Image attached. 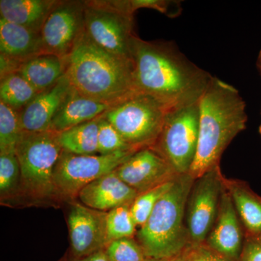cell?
Instances as JSON below:
<instances>
[{
  "label": "cell",
  "mask_w": 261,
  "mask_h": 261,
  "mask_svg": "<svg viewBox=\"0 0 261 261\" xmlns=\"http://www.w3.org/2000/svg\"><path fill=\"white\" fill-rule=\"evenodd\" d=\"M0 53L23 62L45 51L40 32L0 18Z\"/></svg>",
  "instance_id": "e0dca14e"
},
{
  "label": "cell",
  "mask_w": 261,
  "mask_h": 261,
  "mask_svg": "<svg viewBox=\"0 0 261 261\" xmlns=\"http://www.w3.org/2000/svg\"><path fill=\"white\" fill-rule=\"evenodd\" d=\"M257 238H258L259 239H260V240H261V235H260V236L257 237Z\"/></svg>",
  "instance_id": "74e56055"
},
{
  "label": "cell",
  "mask_w": 261,
  "mask_h": 261,
  "mask_svg": "<svg viewBox=\"0 0 261 261\" xmlns=\"http://www.w3.org/2000/svg\"><path fill=\"white\" fill-rule=\"evenodd\" d=\"M169 109L155 98L135 92L113 105L102 116L137 150L152 147Z\"/></svg>",
  "instance_id": "8992f818"
},
{
  "label": "cell",
  "mask_w": 261,
  "mask_h": 261,
  "mask_svg": "<svg viewBox=\"0 0 261 261\" xmlns=\"http://www.w3.org/2000/svg\"><path fill=\"white\" fill-rule=\"evenodd\" d=\"M108 261H144L147 258L138 242L133 238L119 239L106 248Z\"/></svg>",
  "instance_id": "f1b7e54d"
},
{
  "label": "cell",
  "mask_w": 261,
  "mask_h": 261,
  "mask_svg": "<svg viewBox=\"0 0 261 261\" xmlns=\"http://www.w3.org/2000/svg\"><path fill=\"white\" fill-rule=\"evenodd\" d=\"M144 261H166V260H161V259L151 258V257H147Z\"/></svg>",
  "instance_id": "d590c367"
},
{
  "label": "cell",
  "mask_w": 261,
  "mask_h": 261,
  "mask_svg": "<svg viewBox=\"0 0 261 261\" xmlns=\"http://www.w3.org/2000/svg\"><path fill=\"white\" fill-rule=\"evenodd\" d=\"M106 104L83 97L72 89L51 123L50 130L63 132L102 116L111 107Z\"/></svg>",
  "instance_id": "d6986e66"
},
{
  "label": "cell",
  "mask_w": 261,
  "mask_h": 261,
  "mask_svg": "<svg viewBox=\"0 0 261 261\" xmlns=\"http://www.w3.org/2000/svg\"><path fill=\"white\" fill-rule=\"evenodd\" d=\"M136 152L82 155L63 151L54 172L55 186L58 198H76L82 189L114 171Z\"/></svg>",
  "instance_id": "9c48e42d"
},
{
  "label": "cell",
  "mask_w": 261,
  "mask_h": 261,
  "mask_svg": "<svg viewBox=\"0 0 261 261\" xmlns=\"http://www.w3.org/2000/svg\"><path fill=\"white\" fill-rule=\"evenodd\" d=\"M181 254L186 261H233L211 248L205 242L190 243Z\"/></svg>",
  "instance_id": "4dcf8cb0"
},
{
  "label": "cell",
  "mask_w": 261,
  "mask_h": 261,
  "mask_svg": "<svg viewBox=\"0 0 261 261\" xmlns=\"http://www.w3.org/2000/svg\"><path fill=\"white\" fill-rule=\"evenodd\" d=\"M98 118L58 133L63 151L82 155L98 154Z\"/></svg>",
  "instance_id": "7402d4cb"
},
{
  "label": "cell",
  "mask_w": 261,
  "mask_h": 261,
  "mask_svg": "<svg viewBox=\"0 0 261 261\" xmlns=\"http://www.w3.org/2000/svg\"><path fill=\"white\" fill-rule=\"evenodd\" d=\"M22 134L20 112L0 102V154H16Z\"/></svg>",
  "instance_id": "cb8c5ba5"
},
{
  "label": "cell",
  "mask_w": 261,
  "mask_h": 261,
  "mask_svg": "<svg viewBox=\"0 0 261 261\" xmlns=\"http://www.w3.org/2000/svg\"><path fill=\"white\" fill-rule=\"evenodd\" d=\"M136 92L155 98L169 110L198 102L213 76L192 63L172 42L130 44Z\"/></svg>",
  "instance_id": "6da1fadb"
},
{
  "label": "cell",
  "mask_w": 261,
  "mask_h": 261,
  "mask_svg": "<svg viewBox=\"0 0 261 261\" xmlns=\"http://www.w3.org/2000/svg\"><path fill=\"white\" fill-rule=\"evenodd\" d=\"M257 67L261 75V49L260 51H259L258 56H257Z\"/></svg>",
  "instance_id": "e575fe53"
},
{
  "label": "cell",
  "mask_w": 261,
  "mask_h": 261,
  "mask_svg": "<svg viewBox=\"0 0 261 261\" xmlns=\"http://www.w3.org/2000/svg\"><path fill=\"white\" fill-rule=\"evenodd\" d=\"M243 227L232 200L224 187L217 217L205 243L230 260L239 261L245 239Z\"/></svg>",
  "instance_id": "5bb4252c"
},
{
  "label": "cell",
  "mask_w": 261,
  "mask_h": 261,
  "mask_svg": "<svg viewBox=\"0 0 261 261\" xmlns=\"http://www.w3.org/2000/svg\"><path fill=\"white\" fill-rule=\"evenodd\" d=\"M239 261H261V240L245 235L243 251Z\"/></svg>",
  "instance_id": "1f68e13d"
},
{
  "label": "cell",
  "mask_w": 261,
  "mask_h": 261,
  "mask_svg": "<svg viewBox=\"0 0 261 261\" xmlns=\"http://www.w3.org/2000/svg\"><path fill=\"white\" fill-rule=\"evenodd\" d=\"M136 224L130 205L120 206L107 212L106 230L108 244L119 239L133 238Z\"/></svg>",
  "instance_id": "484cf974"
},
{
  "label": "cell",
  "mask_w": 261,
  "mask_h": 261,
  "mask_svg": "<svg viewBox=\"0 0 261 261\" xmlns=\"http://www.w3.org/2000/svg\"><path fill=\"white\" fill-rule=\"evenodd\" d=\"M174 179L137 195L130 206V214L136 226L141 227L145 224L160 199L172 186Z\"/></svg>",
  "instance_id": "4316f807"
},
{
  "label": "cell",
  "mask_w": 261,
  "mask_h": 261,
  "mask_svg": "<svg viewBox=\"0 0 261 261\" xmlns=\"http://www.w3.org/2000/svg\"><path fill=\"white\" fill-rule=\"evenodd\" d=\"M70 261H108L107 255H106V249L105 250H100V251L96 252V253L92 254V255H89L84 257H80V258H75L73 257V260Z\"/></svg>",
  "instance_id": "d6a6232c"
},
{
  "label": "cell",
  "mask_w": 261,
  "mask_h": 261,
  "mask_svg": "<svg viewBox=\"0 0 261 261\" xmlns=\"http://www.w3.org/2000/svg\"><path fill=\"white\" fill-rule=\"evenodd\" d=\"M200 121L197 152L189 174L197 179L219 166L233 139L246 128V105L236 88L216 77L199 100Z\"/></svg>",
  "instance_id": "7a4b0ae2"
},
{
  "label": "cell",
  "mask_w": 261,
  "mask_h": 261,
  "mask_svg": "<svg viewBox=\"0 0 261 261\" xmlns=\"http://www.w3.org/2000/svg\"><path fill=\"white\" fill-rule=\"evenodd\" d=\"M58 3L55 0H1L0 18L41 32L43 24Z\"/></svg>",
  "instance_id": "44dd1931"
},
{
  "label": "cell",
  "mask_w": 261,
  "mask_h": 261,
  "mask_svg": "<svg viewBox=\"0 0 261 261\" xmlns=\"http://www.w3.org/2000/svg\"><path fill=\"white\" fill-rule=\"evenodd\" d=\"M194 182L189 173L178 175L137 231V242L147 257L167 260L181 254L191 243L185 216Z\"/></svg>",
  "instance_id": "277c9868"
},
{
  "label": "cell",
  "mask_w": 261,
  "mask_h": 261,
  "mask_svg": "<svg viewBox=\"0 0 261 261\" xmlns=\"http://www.w3.org/2000/svg\"><path fill=\"white\" fill-rule=\"evenodd\" d=\"M134 14L128 1H84V30L105 50L132 60Z\"/></svg>",
  "instance_id": "52a82bcc"
},
{
  "label": "cell",
  "mask_w": 261,
  "mask_h": 261,
  "mask_svg": "<svg viewBox=\"0 0 261 261\" xmlns=\"http://www.w3.org/2000/svg\"><path fill=\"white\" fill-rule=\"evenodd\" d=\"M72 89L65 75L54 87L38 94L20 112L23 132L39 133L50 130L53 119Z\"/></svg>",
  "instance_id": "9a60e30c"
},
{
  "label": "cell",
  "mask_w": 261,
  "mask_h": 261,
  "mask_svg": "<svg viewBox=\"0 0 261 261\" xmlns=\"http://www.w3.org/2000/svg\"><path fill=\"white\" fill-rule=\"evenodd\" d=\"M107 212L74 202L68 216L70 247L73 257L80 258L105 250L108 246Z\"/></svg>",
  "instance_id": "7c38bea8"
},
{
  "label": "cell",
  "mask_w": 261,
  "mask_h": 261,
  "mask_svg": "<svg viewBox=\"0 0 261 261\" xmlns=\"http://www.w3.org/2000/svg\"><path fill=\"white\" fill-rule=\"evenodd\" d=\"M65 71L66 58L43 53L22 62L18 73L40 93L54 87Z\"/></svg>",
  "instance_id": "ac0fdd59"
},
{
  "label": "cell",
  "mask_w": 261,
  "mask_h": 261,
  "mask_svg": "<svg viewBox=\"0 0 261 261\" xmlns=\"http://www.w3.org/2000/svg\"><path fill=\"white\" fill-rule=\"evenodd\" d=\"M138 195L114 171L82 189L78 198L90 208L109 212L120 206L132 205Z\"/></svg>",
  "instance_id": "2e32d148"
},
{
  "label": "cell",
  "mask_w": 261,
  "mask_h": 261,
  "mask_svg": "<svg viewBox=\"0 0 261 261\" xmlns=\"http://www.w3.org/2000/svg\"><path fill=\"white\" fill-rule=\"evenodd\" d=\"M226 189L247 236L261 235V197L243 181L224 177Z\"/></svg>",
  "instance_id": "ffe728a7"
},
{
  "label": "cell",
  "mask_w": 261,
  "mask_h": 261,
  "mask_svg": "<svg viewBox=\"0 0 261 261\" xmlns=\"http://www.w3.org/2000/svg\"><path fill=\"white\" fill-rule=\"evenodd\" d=\"M259 133H260L261 135V123L260 125V127H259Z\"/></svg>",
  "instance_id": "8d00e7d4"
},
{
  "label": "cell",
  "mask_w": 261,
  "mask_h": 261,
  "mask_svg": "<svg viewBox=\"0 0 261 261\" xmlns=\"http://www.w3.org/2000/svg\"><path fill=\"white\" fill-rule=\"evenodd\" d=\"M224 176L219 166L195 180L186 207V224L191 243L205 242L219 211Z\"/></svg>",
  "instance_id": "30bf717a"
},
{
  "label": "cell",
  "mask_w": 261,
  "mask_h": 261,
  "mask_svg": "<svg viewBox=\"0 0 261 261\" xmlns=\"http://www.w3.org/2000/svg\"><path fill=\"white\" fill-rule=\"evenodd\" d=\"M20 168L16 154H0V197L2 202L19 197Z\"/></svg>",
  "instance_id": "d4e9b609"
},
{
  "label": "cell",
  "mask_w": 261,
  "mask_h": 261,
  "mask_svg": "<svg viewBox=\"0 0 261 261\" xmlns=\"http://www.w3.org/2000/svg\"><path fill=\"white\" fill-rule=\"evenodd\" d=\"M128 4L134 13L136 10L148 8L158 10L170 18L178 16L182 10L181 2L173 0H129Z\"/></svg>",
  "instance_id": "f546056e"
},
{
  "label": "cell",
  "mask_w": 261,
  "mask_h": 261,
  "mask_svg": "<svg viewBox=\"0 0 261 261\" xmlns=\"http://www.w3.org/2000/svg\"><path fill=\"white\" fill-rule=\"evenodd\" d=\"M63 151L58 132H23L16 149L20 168L19 197L32 204L59 199L54 172Z\"/></svg>",
  "instance_id": "5b68a950"
},
{
  "label": "cell",
  "mask_w": 261,
  "mask_h": 261,
  "mask_svg": "<svg viewBox=\"0 0 261 261\" xmlns=\"http://www.w3.org/2000/svg\"><path fill=\"white\" fill-rule=\"evenodd\" d=\"M166 261H186V260L184 258L181 254H179V255H176V256L171 257V258L169 259H167Z\"/></svg>",
  "instance_id": "836d02e7"
},
{
  "label": "cell",
  "mask_w": 261,
  "mask_h": 261,
  "mask_svg": "<svg viewBox=\"0 0 261 261\" xmlns=\"http://www.w3.org/2000/svg\"><path fill=\"white\" fill-rule=\"evenodd\" d=\"M200 108L198 102L166 114L162 129L152 146L178 174L189 173L197 152Z\"/></svg>",
  "instance_id": "ba28073f"
},
{
  "label": "cell",
  "mask_w": 261,
  "mask_h": 261,
  "mask_svg": "<svg viewBox=\"0 0 261 261\" xmlns=\"http://www.w3.org/2000/svg\"><path fill=\"white\" fill-rule=\"evenodd\" d=\"M98 120V154H108L127 151H138L128 145L118 130L107 120L101 116Z\"/></svg>",
  "instance_id": "83f0119b"
},
{
  "label": "cell",
  "mask_w": 261,
  "mask_h": 261,
  "mask_svg": "<svg viewBox=\"0 0 261 261\" xmlns=\"http://www.w3.org/2000/svg\"><path fill=\"white\" fill-rule=\"evenodd\" d=\"M38 94L37 91L18 72L1 79L0 102L18 112L28 106Z\"/></svg>",
  "instance_id": "603a6c76"
},
{
  "label": "cell",
  "mask_w": 261,
  "mask_h": 261,
  "mask_svg": "<svg viewBox=\"0 0 261 261\" xmlns=\"http://www.w3.org/2000/svg\"><path fill=\"white\" fill-rule=\"evenodd\" d=\"M65 75L77 93L111 106L136 92L133 61L99 47L84 28L66 58Z\"/></svg>",
  "instance_id": "3957f363"
},
{
  "label": "cell",
  "mask_w": 261,
  "mask_h": 261,
  "mask_svg": "<svg viewBox=\"0 0 261 261\" xmlns=\"http://www.w3.org/2000/svg\"><path fill=\"white\" fill-rule=\"evenodd\" d=\"M84 28V2L58 1L41 29L44 51L67 58Z\"/></svg>",
  "instance_id": "8fae6325"
},
{
  "label": "cell",
  "mask_w": 261,
  "mask_h": 261,
  "mask_svg": "<svg viewBox=\"0 0 261 261\" xmlns=\"http://www.w3.org/2000/svg\"><path fill=\"white\" fill-rule=\"evenodd\" d=\"M115 172L138 194L172 181L179 175L150 147L137 151L117 168Z\"/></svg>",
  "instance_id": "4fadbf2b"
}]
</instances>
